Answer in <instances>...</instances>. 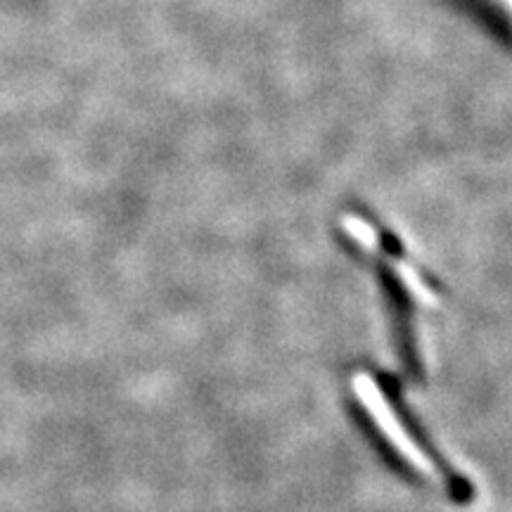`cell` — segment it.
I'll list each match as a JSON object with an SVG mask.
<instances>
[{
  "instance_id": "1",
  "label": "cell",
  "mask_w": 512,
  "mask_h": 512,
  "mask_svg": "<svg viewBox=\"0 0 512 512\" xmlns=\"http://www.w3.org/2000/svg\"><path fill=\"white\" fill-rule=\"evenodd\" d=\"M498 3L503 5V10H508L510 15H512V0H498Z\"/></svg>"
}]
</instances>
